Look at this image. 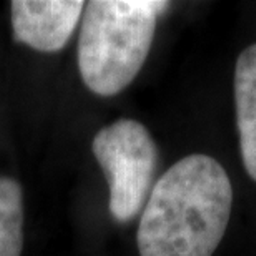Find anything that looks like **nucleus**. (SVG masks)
Segmentation results:
<instances>
[{"label": "nucleus", "mask_w": 256, "mask_h": 256, "mask_svg": "<svg viewBox=\"0 0 256 256\" xmlns=\"http://www.w3.org/2000/svg\"><path fill=\"white\" fill-rule=\"evenodd\" d=\"M12 27L17 42L38 52H60L85 10L82 0H14Z\"/></svg>", "instance_id": "obj_4"}, {"label": "nucleus", "mask_w": 256, "mask_h": 256, "mask_svg": "<svg viewBox=\"0 0 256 256\" xmlns=\"http://www.w3.org/2000/svg\"><path fill=\"white\" fill-rule=\"evenodd\" d=\"M232 204V182L214 158H182L146 200L136 234L140 256H212L228 228Z\"/></svg>", "instance_id": "obj_1"}, {"label": "nucleus", "mask_w": 256, "mask_h": 256, "mask_svg": "<svg viewBox=\"0 0 256 256\" xmlns=\"http://www.w3.org/2000/svg\"><path fill=\"white\" fill-rule=\"evenodd\" d=\"M234 100L243 165L256 182V44L243 50L234 72Z\"/></svg>", "instance_id": "obj_5"}, {"label": "nucleus", "mask_w": 256, "mask_h": 256, "mask_svg": "<svg viewBox=\"0 0 256 256\" xmlns=\"http://www.w3.org/2000/svg\"><path fill=\"white\" fill-rule=\"evenodd\" d=\"M24 250V193L17 180L0 176V256Z\"/></svg>", "instance_id": "obj_6"}, {"label": "nucleus", "mask_w": 256, "mask_h": 256, "mask_svg": "<svg viewBox=\"0 0 256 256\" xmlns=\"http://www.w3.org/2000/svg\"><path fill=\"white\" fill-rule=\"evenodd\" d=\"M92 150L108 178L110 213L126 223L146 204L158 165V148L140 122L122 118L102 128Z\"/></svg>", "instance_id": "obj_3"}, {"label": "nucleus", "mask_w": 256, "mask_h": 256, "mask_svg": "<svg viewBox=\"0 0 256 256\" xmlns=\"http://www.w3.org/2000/svg\"><path fill=\"white\" fill-rule=\"evenodd\" d=\"M170 2L94 0L85 4L78 40L84 84L100 96L124 92L145 65L158 17Z\"/></svg>", "instance_id": "obj_2"}]
</instances>
